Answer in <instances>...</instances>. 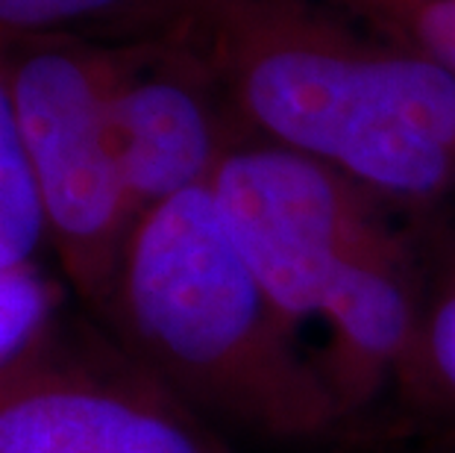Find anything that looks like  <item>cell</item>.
Here are the masks:
<instances>
[{"label":"cell","instance_id":"obj_1","mask_svg":"<svg viewBox=\"0 0 455 453\" xmlns=\"http://www.w3.org/2000/svg\"><path fill=\"white\" fill-rule=\"evenodd\" d=\"M109 30L218 80L274 144L362 189H455V77L405 47H364L291 0H132Z\"/></svg>","mask_w":455,"mask_h":453},{"label":"cell","instance_id":"obj_2","mask_svg":"<svg viewBox=\"0 0 455 453\" xmlns=\"http://www.w3.org/2000/svg\"><path fill=\"white\" fill-rule=\"evenodd\" d=\"M112 342L203 421L312 439L344 407L241 256L209 186L135 221L98 306Z\"/></svg>","mask_w":455,"mask_h":453},{"label":"cell","instance_id":"obj_3","mask_svg":"<svg viewBox=\"0 0 455 453\" xmlns=\"http://www.w3.org/2000/svg\"><path fill=\"white\" fill-rule=\"evenodd\" d=\"M0 56L47 242L71 286L98 310L139 221L112 142V53L76 33H44L0 38Z\"/></svg>","mask_w":455,"mask_h":453},{"label":"cell","instance_id":"obj_4","mask_svg":"<svg viewBox=\"0 0 455 453\" xmlns=\"http://www.w3.org/2000/svg\"><path fill=\"white\" fill-rule=\"evenodd\" d=\"M53 321L0 365V453H232L115 342Z\"/></svg>","mask_w":455,"mask_h":453},{"label":"cell","instance_id":"obj_5","mask_svg":"<svg viewBox=\"0 0 455 453\" xmlns=\"http://www.w3.org/2000/svg\"><path fill=\"white\" fill-rule=\"evenodd\" d=\"M209 189L250 271L297 330L315 321L338 268L385 233L358 182L283 144L229 148Z\"/></svg>","mask_w":455,"mask_h":453},{"label":"cell","instance_id":"obj_6","mask_svg":"<svg viewBox=\"0 0 455 453\" xmlns=\"http://www.w3.org/2000/svg\"><path fill=\"white\" fill-rule=\"evenodd\" d=\"M112 53L109 124L135 215L209 186L229 148L212 112L206 77L144 44Z\"/></svg>","mask_w":455,"mask_h":453},{"label":"cell","instance_id":"obj_7","mask_svg":"<svg viewBox=\"0 0 455 453\" xmlns=\"http://www.w3.org/2000/svg\"><path fill=\"white\" fill-rule=\"evenodd\" d=\"M315 321L326 330L323 377L344 412L371 400L418 356L423 303L396 239L382 233L338 268Z\"/></svg>","mask_w":455,"mask_h":453},{"label":"cell","instance_id":"obj_8","mask_svg":"<svg viewBox=\"0 0 455 453\" xmlns=\"http://www.w3.org/2000/svg\"><path fill=\"white\" fill-rule=\"evenodd\" d=\"M42 242H47L44 209L0 56V271L33 265Z\"/></svg>","mask_w":455,"mask_h":453},{"label":"cell","instance_id":"obj_9","mask_svg":"<svg viewBox=\"0 0 455 453\" xmlns=\"http://www.w3.org/2000/svg\"><path fill=\"white\" fill-rule=\"evenodd\" d=\"M394 38L396 47L438 62L455 77V0H332Z\"/></svg>","mask_w":455,"mask_h":453},{"label":"cell","instance_id":"obj_10","mask_svg":"<svg viewBox=\"0 0 455 453\" xmlns=\"http://www.w3.org/2000/svg\"><path fill=\"white\" fill-rule=\"evenodd\" d=\"M56 286L33 265L0 271V365L12 362L56 321Z\"/></svg>","mask_w":455,"mask_h":453},{"label":"cell","instance_id":"obj_11","mask_svg":"<svg viewBox=\"0 0 455 453\" xmlns=\"http://www.w3.org/2000/svg\"><path fill=\"white\" fill-rule=\"evenodd\" d=\"M132 0H0V38L100 27Z\"/></svg>","mask_w":455,"mask_h":453},{"label":"cell","instance_id":"obj_12","mask_svg":"<svg viewBox=\"0 0 455 453\" xmlns=\"http://www.w3.org/2000/svg\"><path fill=\"white\" fill-rule=\"evenodd\" d=\"M443 389L455 394V265L443 277L438 292L423 306L418 356Z\"/></svg>","mask_w":455,"mask_h":453}]
</instances>
